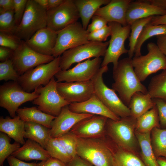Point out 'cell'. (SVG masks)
Returning a JSON list of instances; mask_svg holds the SVG:
<instances>
[{"instance_id":"6da1fadb","label":"cell","mask_w":166,"mask_h":166,"mask_svg":"<svg viewBox=\"0 0 166 166\" xmlns=\"http://www.w3.org/2000/svg\"><path fill=\"white\" fill-rule=\"evenodd\" d=\"M113 77L114 82L112 89L118 92L121 100L128 107L135 93H148V89L141 83L134 71L132 58L128 57L119 61L117 66L113 68Z\"/></svg>"},{"instance_id":"7a4b0ae2","label":"cell","mask_w":166,"mask_h":166,"mask_svg":"<svg viewBox=\"0 0 166 166\" xmlns=\"http://www.w3.org/2000/svg\"><path fill=\"white\" fill-rule=\"evenodd\" d=\"M136 119L131 116L117 121L108 118L106 125L108 135L117 145L140 156V146L135 133Z\"/></svg>"},{"instance_id":"3957f363","label":"cell","mask_w":166,"mask_h":166,"mask_svg":"<svg viewBox=\"0 0 166 166\" xmlns=\"http://www.w3.org/2000/svg\"><path fill=\"white\" fill-rule=\"evenodd\" d=\"M47 26V11L34 0H28L20 24L11 33L25 41Z\"/></svg>"},{"instance_id":"277c9868","label":"cell","mask_w":166,"mask_h":166,"mask_svg":"<svg viewBox=\"0 0 166 166\" xmlns=\"http://www.w3.org/2000/svg\"><path fill=\"white\" fill-rule=\"evenodd\" d=\"M77 153L93 166H113V154L110 146L97 139L77 137Z\"/></svg>"},{"instance_id":"5b68a950","label":"cell","mask_w":166,"mask_h":166,"mask_svg":"<svg viewBox=\"0 0 166 166\" xmlns=\"http://www.w3.org/2000/svg\"><path fill=\"white\" fill-rule=\"evenodd\" d=\"M147 46L148 53L146 54L132 58L134 71L141 82L151 74L166 69V57L156 44L150 42Z\"/></svg>"},{"instance_id":"8992f818","label":"cell","mask_w":166,"mask_h":166,"mask_svg":"<svg viewBox=\"0 0 166 166\" xmlns=\"http://www.w3.org/2000/svg\"><path fill=\"white\" fill-rule=\"evenodd\" d=\"M60 57L28 70L20 76L17 82L23 89L28 93L34 91L42 85H46L61 70L59 65Z\"/></svg>"},{"instance_id":"52a82bcc","label":"cell","mask_w":166,"mask_h":166,"mask_svg":"<svg viewBox=\"0 0 166 166\" xmlns=\"http://www.w3.org/2000/svg\"><path fill=\"white\" fill-rule=\"evenodd\" d=\"M109 69L107 66L101 67L92 80L94 93L103 104L111 112L121 118L131 116L129 108L122 101L112 89L104 83L103 74Z\"/></svg>"},{"instance_id":"ba28073f","label":"cell","mask_w":166,"mask_h":166,"mask_svg":"<svg viewBox=\"0 0 166 166\" xmlns=\"http://www.w3.org/2000/svg\"><path fill=\"white\" fill-rule=\"evenodd\" d=\"M39 95L38 87L32 93L24 91L17 81L5 83L0 86V106L6 109L12 118L16 117L19 107L32 101Z\"/></svg>"},{"instance_id":"9c48e42d","label":"cell","mask_w":166,"mask_h":166,"mask_svg":"<svg viewBox=\"0 0 166 166\" xmlns=\"http://www.w3.org/2000/svg\"><path fill=\"white\" fill-rule=\"evenodd\" d=\"M109 43V41L105 42L90 41L65 51L60 57L61 69L67 70L72 64L92 57H104Z\"/></svg>"},{"instance_id":"30bf717a","label":"cell","mask_w":166,"mask_h":166,"mask_svg":"<svg viewBox=\"0 0 166 166\" xmlns=\"http://www.w3.org/2000/svg\"><path fill=\"white\" fill-rule=\"evenodd\" d=\"M108 25L111 28V37L101 67L107 66L109 64L112 63L113 67H115L120 57L123 54L128 53V50L125 48L124 43L129 37L131 27L129 25L123 26L114 22H109Z\"/></svg>"},{"instance_id":"8fae6325","label":"cell","mask_w":166,"mask_h":166,"mask_svg":"<svg viewBox=\"0 0 166 166\" xmlns=\"http://www.w3.org/2000/svg\"><path fill=\"white\" fill-rule=\"evenodd\" d=\"M57 83L54 77L46 85L38 87L39 95L33 102L38 106L39 109L55 117L59 114L63 107L70 104L58 92Z\"/></svg>"},{"instance_id":"7c38bea8","label":"cell","mask_w":166,"mask_h":166,"mask_svg":"<svg viewBox=\"0 0 166 166\" xmlns=\"http://www.w3.org/2000/svg\"><path fill=\"white\" fill-rule=\"evenodd\" d=\"M89 33L82 24L78 22L57 32L52 56L57 57L68 49L89 42L90 41L88 38Z\"/></svg>"},{"instance_id":"4fadbf2b","label":"cell","mask_w":166,"mask_h":166,"mask_svg":"<svg viewBox=\"0 0 166 166\" xmlns=\"http://www.w3.org/2000/svg\"><path fill=\"white\" fill-rule=\"evenodd\" d=\"M54 58L53 56L38 53L29 46L25 41L22 40L18 48L14 51L11 59L15 69L20 76L30 69L49 63Z\"/></svg>"},{"instance_id":"5bb4252c","label":"cell","mask_w":166,"mask_h":166,"mask_svg":"<svg viewBox=\"0 0 166 166\" xmlns=\"http://www.w3.org/2000/svg\"><path fill=\"white\" fill-rule=\"evenodd\" d=\"M102 62L100 57L89 59L78 63L69 69L61 70L55 75L54 77L57 82L92 80L101 68Z\"/></svg>"},{"instance_id":"9a60e30c","label":"cell","mask_w":166,"mask_h":166,"mask_svg":"<svg viewBox=\"0 0 166 166\" xmlns=\"http://www.w3.org/2000/svg\"><path fill=\"white\" fill-rule=\"evenodd\" d=\"M80 18L73 0H65L59 6L47 11V27L57 32L77 22Z\"/></svg>"},{"instance_id":"2e32d148","label":"cell","mask_w":166,"mask_h":166,"mask_svg":"<svg viewBox=\"0 0 166 166\" xmlns=\"http://www.w3.org/2000/svg\"><path fill=\"white\" fill-rule=\"evenodd\" d=\"M57 88L61 96L70 104L85 101L94 94L92 80L57 82Z\"/></svg>"},{"instance_id":"e0dca14e","label":"cell","mask_w":166,"mask_h":166,"mask_svg":"<svg viewBox=\"0 0 166 166\" xmlns=\"http://www.w3.org/2000/svg\"><path fill=\"white\" fill-rule=\"evenodd\" d=\"M68 105L63 107L59 114L52 121L49 131L51 137H59L69 132L80 121L94 115L73 112L70 110Z\"/></svg>"},{"instance_id":"ac0fdd59","label":"cell","mask_w":166,"mask_h":166,"mask_svg":"<svg viewBox=\"0 0 166 166\" xmlns=\"http://www.w3.org/2000/svg\"><path fill=\"white\" fill-rule=\"evenodd\" d=\"M108 119L105 117L94 115L79 122L70 132L77 137L96 139L104 133Z\"/></svg>"},{"instance_id":"d6986e66","label":"cell","mask_w":166,"mask_h":166,"mask_svg":"<svg viewBox=\"0 0 166 166\" xmlns=\"http://www.w3.org/2000/svg\"><path fill=\"white\" fill-rule=\"evenodd\" d=\"M57 37V32L46 27L38 30L25 42L29 46L38 53L52 56Z\"/></svg>"},{"instance_id":"ffe728a7","label":"cell","mask_w":166,"mask_h":166,"mask_svg":"<svg viewBox=\"0 0 166 166\" xmlns=\"http://www.w3.org/2000/svg\"><path fill=\"white\" fill-rule=\"evenodd\" d=\"M69 108L72 111L105 117L114 121L121 118L109 109L94 94L88 100L81 102L70 103Z\"/></svg>"},{"instance_id":"44dd1931","label":"cell","mask_w":166,"mask_h":166,"mask_svg":"<svg viewBox=\"0 0 166 166\" xmlns=\"http://www.w3.org/2000/svg\"><path fill=\"white\" fill-rule=\"evenodd\" d=\"M166 14V10L150 3L146 0L132 1L127 9L126 20L127 24L130 25L139 19L163 15Z\"/></svg>"},{"instance_id":"7402d4cb","label":"cell","mask_w":166,"mask_h":166,"mask_svg":"<svg viewBox=\"0 0 166 166\" xmlns=\"http://www.w3.org/2000/svg\"><path fill=\"white\" fill-rule=\"evenodd\" d=\"M131 0H111L105 6L100 7L94 15L99 16L108 23L116 22L123 26L127 25L126 20L127 9Z\"/></svg>"},{"instance_id":"603a6c76","label":"cell","mask_w":166,"mask_h":166,"mask_svg":"<svg viewBox=\"0 0 166 166\" xmlns=\"http://www.w3.org/2000/svg\"><path fill=\"white\" fill-rule=\"evenodd\" d=\"M22 160L43 161L51 157L46 150L38 143L28 139L11 155Z\"/></svg>"},{"instance_id":"cb8c5ba5","label":"cell","mask_w":166,"mask_h":166,"mask_svg":"<svg viewBox=\"0 0 166 166\" xmlns=\"http://www.w3.org/2000/svg\"><path fill=\"white\" fill-rule=\"evenodd\" d=\"M25 122L18 116L11 118L6 117L0 118V131L7 134L15 141L23 144L25 142L24 139Z\"/></svg>"},{"instance_id":"d4e9b609","label":"cell","mask_w":166,"mask_h":166,"mask_svg":"<svg viewBox=\"0 0 166 166\" xmlns=\"http://www.w3.org/2000/svg\"><path fill=\"white\" fill-rule=\"evenodd\" d=\"M111 0H74L83 28L86 30L90 20L97 10Z\"/></svg>"},{"instance_id":"484cf974","label":"cell","mask_w":166,"mask_h":166,"mask_svg":"<svg viewBox=\"0 0 166 166\" xmlns=\"http://www.w3.org/2000/svg\"><path fill=\"white\" fill-rule=\"evenodd\" d=\"M16 114L25 122L39 124L49 129L51 128L52 121L56 117L45 113L34 106L19 108Z\"/></svg>"},{"instance_id":"4316f807","label":"cell","mask_w":166,"mask_h":166,"mask_svg":"<svg viewBox=\"0 0 166 166\" xmlns=\"http://www.w3.org/2000/svg\"><path fill=\"white\" fill-rule=\"evenodd\" d=\"M156 104L150 95L138 92L131 97L128 107L131 116L137 119L153 108Z\"/></svg>"},{"instance_id":"83f0119b","label":"cell","mask_w":166,"mask_h":166,"mask_svg":"<svg viewBox=\"0 0 166 166\" xmlns=\"http://www.w3.org/2000/svg\"><path fill=\"white\" fill-rule=\"evenodd\" d=\"M135 133L140 146V157L145 166H159L151 145V132Z\"/></svg>"},{"instance_id":"f1b7e54d","label":"cell","mask_w":166,"mask_h":166,"mask_svg":"<svg viewBox=\"0 0 166 166\" xmlns=\"http://www.w3.org/2000/svg\"><path fill=\"white\" fill-rule=\"evenodd\" d=\"M50 129L39 124L25 122L24 137L38 143L45 149L47 142L50 137Z\"/></svg>"},{"instance_id":"f546056e","label":"cell","mask_w":166,"mask_h":166,"mask_svg":"<svg viewBox=\"0 0 166 166\" xmlns=\"http://www.w3.org/2000/svg\"><path fill=\"white\" fill-rule=\"evenodd\" d=\"M156 127L160 128L158 110L156 105L137 119L135 131L140 133H146L151 132Z\"/></svg>"},{"instance_id":"4dcf8cb0","label":"cell","mask_w":166,"mask_h":166,"mask_svg":"<svg viewBox=\"0 0 166 166\" xmlns=\"http://www.w3.org/2000/svg\"><path fill=\"white\" fill-rule=\"evenodd\" d=\"M116 145L115 150L110 147L113 154V166H145L140 156Z\"/></svg>"},{"instance_id":"1f68e13d","label":"cell","mask_w":166,"mask_h":166,"mask_svg":"<svg viewBox=\"0 0 166 166\" xmlns=\"http://www.w3.org/2000/svg\"><path fill=\"white\" fill-rule=\"evenodd\" d=\"M152 99H158L166 102V69L151 78L148 88Z\"/></svg>"},{"instance_id":"d6a6232c","label":"cell","mask_w":166,"mask_h":166,"mask_svg":"<svg viewBox=\"0 0 166 166\" xmlns=\"http://www.w3.org/2000/svg\"><path fill=\"white\" fill-rule=\"evenodd\" d=\"M166 34V25H152L150 22L143 28L136 42L134 52V57L141 55V48L147 39L154 36Z\"/></svg>"},{"instance_id":"836d02e7","label":"cell","mask_w":166,"mask_h":166,"mask_svg":"<svg viewBox=\"0 0 166 166\" xmlns=\"http://www.w3.org/2000/svg\"><path fill=\"white\" fill-rule=\"evenodd\" d=\"M151 144L156 157L166 158V129L154 128L151 132Z\"/></svg>"},{"instance_id":"e575fe53","label":"cell","mask_w":166,"mask_h":166,"mask_svg":"<svg viewBox=\"0 0 166 166\" xmlns=\"http://www.w3.org/2000/svg\"><path fill=\"white\" fill-rule=\"evenodd\" d=\"M151 16L136 20L131 25V32L129 37L128 57L132 58L134 55L136 45L139 36L144 27L151 21L153 17Z\"/></svg>"},{"instance_id":"d590c367","label":"cell","mask_w":166,"mask_h":166,"mask_svg":"<svg viewBox=\"0 0 166 166\" xmlns=\"http://www.w3.org/2000/svg\"><path fill=\"white\" fill-rule=\"evenodd\" d=\"M51 157L59 160L67 164L72 160L57 138L50 137L45 148Z\"/></svg>"},{"instance_id":"8d00e7d4","label":"cell","mask_w":166,"mask_h":166,"mask_svg":"<svg viewBox=\"0 0 166 166\" xmlns=\"http://www.w3.org/2000/svg\"><path fill=\"white\" fill-rule=\"evenodd\" d=\"M10 138L5 133H0V166L3 165L4 161L20 147V144L16 141L10 143Z\"/></svg>"},{"instance_id":"74e56055","label":"cell","mask_w":166,"mask_h":166,"mask_svg":"<svg viewBox=\"0 0 166 166\" xmlns=\"http://www.w3.org/2000/svg\"><path fill=\"white\" fill-rule=\"evenodd\" d=\"M57 138L72 159L77 155V137L75 135L69 132Z\"/></svg>"},{"instance_id":"f35d334b","label":"cell","mask_w":166,"mask_h":166,"mask_svg":"<svg viewBox=\"0 0 166 166\" xmlns=\"http://www.w3.org/2000/svg\"><path fill=\"white\" fill-rule=\"evenodd\" d=\"M19 76L15 69L11 59L0 63V81H17Z\"/></svg>"},{"instance_id":"ab89813d","label":"cell","mask_w":166,"mask_h":166,"mask_svg":"<svg viewBox=\"0 0 166 166\" xmlns=\"http://www.w3.org/2000/svg\"><path fill=\"white\" fill-rule=\"evenodd\" d=\"M16 27L14 10L0 11V32L11 33Z\"/></svg>"},{"instance_id":"60d3db41","label":"cell","mask_w":166,"mask_h":166,"mask_svg":"<svg viewBox=\"0 0 166 166\" xmlns=\"http://www.w3.org/2000/svg\"><path fill=\"white\" fill-rule=\"evenodd\" d=\"M21 41L19 38L12 34L0 32V46L14 51L18 47Z\"/></svg>"},{"instance_id":"b9f144b4","label":"cell","mask_w":166,"mask_h":166,"mask_svg":"<svg viewBox=\"0 0 166 166\" xmlns=\"http://www.w3.org/2000/svg\"><path fill=\"white\" fill-rule=\"evenodd\" d=\"M111 27L108 25L101 29L89 33L88 40L89 41L104 42L111 36Z\"/></svg>"},{"instance_id":"7bdbcfd3","label":"cell","mask_w":166,"mask_h":166,"mask_svg":"<svg viewBox=\"0 0 166 166\" xmlns=\"http://www.w3.org/2000/svg\"><path fill=\"white\" fill-rule=\"evenodd\" d=\"M28 0H14V18L16 27L20 23L26 9Z\"/></svg>"},{"instance_id":"ee69618b","label":"cell","mask_w":166,"mask_h":166,"mask_svg":"<svg viewBox=\"0 0 166 166\" xmlns=\"http://www.w3.org/2000/svg\"><path fill=\"white\" fill-rule=\"evenodd\" d=\"M153 99L158 109L160 128L166 129V102L160 99Z\"/></svg>"},{"instance_id":"f6af8a7d","label":"cell","mask_w":166,"mask_h":166,"mask_svg":"<svg viewBox=\"0 0 166 166\" xmlns=\"http://www.w3.org/2000/svg\"><path fill=\"white\" fill-rule=\"evenodd\" d=\"M91 19V22L88 25L86 29L89 33L101 29L108 25V22L99 16L94 15Z\"/></svg>"},{"instance_id":"bcb514c9","label":"cell","mask_w":166,"mask_h":166,"mask_svg":"<svg viewBox=\"0 0 166 166\" xmlns=\"http://www.w3.org/2000/svg\"><path fill=\"white\" fill-rule=\"evenodd\" d=\"M37 166H68L67 164L57 159L50 157L37 163Z\"/></svg>"},{"instance_id":"7dc6e473","label":"cell","mask_w":166,"mask_h":166,"mask_svg":"<svg viewBox=\"0 0 166 166\" xmlns=\"http://www.w3.org/2000/svg\"><path fill=\"white\" fill-rule=\"evenodd\" d=\"M7 160L10 166H37L36 163L25 162L12 155L9 156Z\"/></svg>"},{"instance_id":"c3c4849f","label":"cell","mask_w":166,"mask_h":166,"mask_svg":"<svg viewBox=\"0 0 166 166\" xmlns=\"http://www.w3.org/2000/svg\"><path fill=\"white\" fill-rule=\"evenodd\" d=\"M14 50L3 46H0V61L3 62L11 58Z\"/></svg>"},{"instance_id":"681fc988","label":"cell","mask_w":166,"mask_h":166,"mask_svg":"<svg viewBox=\"0 0 166 166\" xmlns=\"http://www.w3.org/2000/svg\"><path fill=\"white\" fill-rule=\"evenodd\" d=\"M67 164L68 166H93L77 155L73 159Z\"/></svg>"},{"instance_id":"f907efd6","label":"cell","mask_w":166,"mask_h":166,"mask_svg":"<svg viewBox=\"0 0 166 166\" xmlns=\"http://www.w3.org/2000/svg\"><path fill=\"white\" fill-rule=\"evenodd\" d=\"M14 0H0V11H14Z\"/></svg>"},{"instance_id":"816d5d0a","label":"cell","mask_w":166,"mask_h":166,"mask_svg":"<svg viewBox=\"0 0 166 166\" xmlns=\"http://www.w3.org/2000/svg\"><path fill=\"white\" fill-rule=\"evenodd\" d=\"M156 45L166 57V34L156 36Z\"/></svg>"},{"instance_id":"f5cc1de1","label":"cell","mask_w":166,"mask_h":166,"mask_svg":"<svg viewBox=\"0 0 166 166\" xmlns=\"http://www.w3.org/2000/svg\"><path fill=\"white\" fill-rule=\"evenodd\" d=\"M150 23L152 25H166V14L163 15L154 16Z\"/></svg>"},{"instance_id":"db71d44e","label":"cell","mask_w":166,"mask_h":166,"mask_svg":"<svg viewBox=\"0 0 166 166\" xmlns=\"http://www.w3.org/2000/svg\"><path fill=\"white\" fill-rule=\"evenodd\" d=\"M146 1L162 9L166 10V0H146Z\"/></svg>"},{"instance_id":"11a10c76","label":"cell","mask_w":166,"mask_h":166,"mask_svg":"<svg viewBox=\"0 0 166 166\" xmlns=\"http://www.w3.org/2000/svg\"><path fill=\"white\" fill-rule=\"evenodd\" d=\"M65 0H48L49 10L58 7L61 4L64 2Z\"/></svg>"},{"instance_id":"9f6ffc18","label":"cell","mask_w":166,"mask_h":166,"mask_svg":"<svg viewBox=\"0 0 166 166\" xmlns=\"http://www.w3.org/2000/svg\"><path fill=\"white\" fill-rule=\"evenodd\" d=\"M41 6L47 11L49 10L48 0H34Z\"/></svg>"},{"instance_id":"6f0895ef","label":"cell","mask_w":166,"mask_h":166,"mask_svg":"<svg viewBox=\"0 0 166 166\" xmlns=\"http://www.w3.org/2000/svg\"><path fill=\"white\" fill-rule=\"evenodd\" d=\"M159 166H166V158L163 157L156 158Z\"/></svg>"},{"instance_id":"680465c9","label":"cell","mask_w":166,"mask_h":166,"mask_svg":"<svg viewBox=\"0 0 166 166\" xmlns=\"http://www.w3.org/2000/svg\"><path fill=\"white\" fill-rule=\"evenodd\" d=\"M2 166H4L3 165Z\"/></svg>"}]
</instances>
